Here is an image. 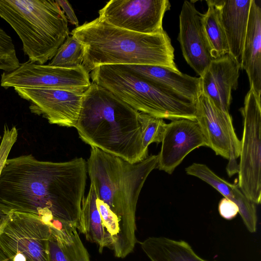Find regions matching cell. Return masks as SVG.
<instances>
[{"mask_svg": "<svg viewBox=\"0 0 261 261\" xmlns=\"http://www.w3.org/2000/svg\"><path fill=\"white\" fill-rule=\"evenodd\" d=\"M140 246L150 261H208L183 240L151 237L140 242Z\"/></svg>", "mask_w": 261, "mask_h": 261, "instance_id": "21", "label": "cell"}, {"mask_svg": "<svg viewBox=\"0 0 261 261\" xmlns=\"http://www.w3.org/2000/svg\"><path fill=\"white\" fill-rule=\"evenodd\" d=\"M93 186L90 184L88 195L82 203L77 230L85 235L87 241L96 243L101 253L105 247L112 249L113 243L103 226Z\"/></svg>", "mask_w": 261, "mask_h": 261, "instance_id": "22", "label": "cell"}, {"mask_svg": "<svg viewBox=\"0 0 261 261\" xmlns=\"http://www.w3.org/2000/svg\"><path fill=\"white\" fill-rule=\"evenodd\" d=\"M240 66L229 55L213 59L201 78V90L222 111L229 113L231 92L238 86Z\"/></svg>", "mask_w": 261, "mask_h": 261, "instance_id": "15", "label": "cell"}, {"mask_svg": "<svg viewBox=\"0 0 261 261\" xmlns=\"http://www.w3.org/2000/svg\"><path fill=\"white\" fill-rule=\"evenodd\" d=\"M196 121L206 140L207 146L216 155L228 160L226 166L231 177L238 173L241 141L238 139L229 113L217 107L210 98L201 92L195 102Z\"/></svg>", "mask_w": 261, "mask_h": 261, "instance_id": "9", "label": "cell"}, {"mask_svg": "<svg viewBox=\"0 0 261 261\" xmlns=\"http://www.w3.org/2000/svg\"><path fill=\"white\" fill-rule=\"evenodd\" d=\"M50 221L10 212L0 225V252L10 261H50Z\"/></svg>", "mask_w": 261, "mask_h": 261, "instance_id": "7", "label": "cell"}, {"mask_svg": "<svg viewBox=\"0 0 261 261\" xmlns=\"http://www.w3.org/2000/svg\"><path fill=\"white\" fill-rule=\"evenodd\" d=\"M57 3L62 9L67 21L78 27L79 21L71 5L67 1L56 0Z\"/></svg>", "mask_w": 261, "mask_h": 261, "instance_id": "29", "label": "cell"}, {"mask_svg": "<svg viewBox=\"0 0 261 261\" xmlns=\"http://www.w3.org/2000/svg\"><path fill=\"white\" fill-rule=\"evenodd\" d=\"M242 69L247 74L250 89L258 98L261 94V8L251 0L247 30L244 44Z\"/></svg>", "mask_w": 261, "mask_h": 261, "instance_id": "19", "label": "cell"}, {"mask_svg": "<svg viewBox=\"0 0 261 261\" xmlns=\"http://www.w3.org/2000/svg\"><path fill=\"white\" fill-rule=\"evenodd\" d=\"M18 136L17 129L15 126L9 127L4 126V134L0 144V175L9 153L15 142Z\"/></svg>", "mask_w": 261, "mask_h": 261, "instance_id": "27", "label": "cell"}, {"mask_svg": "<svg viewBox=\"0 0 261 261\" xmlns=\"http://www.w3.org/2000/svg\"><path fill=\"white\" fill-rule=\"evenodd\" d=\"M84 66L67 69L41 65L29 60L15 70L1 74V86L62 89L85 92L91 83Z\"/></svg>", "mask_w": 261, "mask_h": 261, "instance_id": "10", "label": "cell"}, {"mask_svg": "<svg viewBox=\"0 0 261 261\" xmlns=\"http://www.w3.org/2000/svg\"><path fill=\"white\" fill-rule=\"evenodd\" d=\"M229 55L242 69V55L251 0H216Z\"/></svg>", "mask_w": 261, "mask_h": 261, "instance_id": "17", "label": "cell"}, {"mask_svg": "<svg viewBox=\"0 0 261 261\" xmlns=\"http://www.w3.org/2000/svg\"><path fill=\"white\" fill-rule=\"evenodd\" d=\"M48 241L50 261H90L89 253L72 223L53 220Z\"/></svg>", "mask_w": 261, "mask_h": 261, "instance_id": "20", "label": "cell"}, {"mask_svg": "<svg viewBox=\"0 0 261 261\" xmlns=\"http://www.w3.org/2000/svg\"><path fill=\"white\" fill-rule=\"evenodd\" d=\"M158 155L131 163L91 147L87 172L96 196L108 206L119 225L115 256L124 258L136 243V212L138 198L146 179L157 167Z\"/></svg>", "mask_w": 261, "mask_h": 261, "instance_id": "2", "label": "cell"}, {"mask_svg": "<svg viewBox=\"0 0 261 261\" xmlns=\"http://www.w3.org/2000/svg\"><path fill=\"white\" fill-rule=\"evenodd\" d=\"M218 212L223 218L230 220L239 213V208L234 202L224 197L219 203Z\"/></svg>", "mask_w": 261, "mask_h": 261, "instance_id": "28", "label": "cell"}, {"mask_svg": "<svg viewBox=\"0 0 261 261\" xmlns=\"http://www.w3.org/2000/svg\"><path fill=\"white\" fill-rule=\"evenodd\" d=\"M139 120L141 129L142 145L148 152L149 145L162 142L166 123L163 119L139 112Z\"/></svg>", "mask_w": 261, "mask_h": 261, "instance_id": "25", "label": "cell"}, {"mask_svg": "<svg viewBox=\"0 0 261 261\" xmlns=\"http://www.w3.org/2000/svg\"><path fill=\"white\" fill-rule=\"evenodd\" d=\"M158 154L156 168L172 174L192 150L207 146L206 140L196 120L180 119L166 124Z\"/></svg>", "mask_w": 261, "mask_h": 261, "instance_id": "13", "label": "cell"}, {"mask_svg": "<svg viewBox=\"0 0 261 261\" xmlns=\"http://www.w3.org/2000/svg\"><path fill=\"white\" fill-rule=\"evenodd\" d=\"M207 10L202 14V24L213 59L229 54V48L216 0L205 1Z\"/></svg>", "mask_w": 261, "mask_h": 261, "instance_id": "23", "label": "cell"}, {"mask_svg": "<svg viewBox=\"0 0 261 261\" xmlns=\"http://www.w3.org/2000/svg\"><path fill=\"white\" fill-rule=\"evenodd\" d=\"M137 76L195 103L202 92L201 78L156 65H122Z\"/></svg>", "mask_w": 261, "mask_h": 261, "instance_id": "16", "label": "cell"}, {"mask_svg": "<svg viewBox=\"0 0 261 261\" xmlns=\"http://www.w3.org/2000/svg\"><path fill=\"white\" fill-rule=\"evenodd\" d=\"M1 138H2V137H1V136L0 135V140H1Z\"/></svg>", "mask_w": 261, "mask_h": 261, "instance_id": "33", "label": "cell"}, {"mask_svg": "<svg viewBox=\"0 0 261 261\" xmlns=\"http://www.w3.org/2000/svg\"><path fill=\"white\" fill-rule=\"evenodd\" d=\"M185 170L187 174L202 180L225 198L234 202L238 206L239 213L247 229L252 233L256 231L257 218L255 204L248 199L237 186L221 178L205 164L194 163Z\"/></svg>", "mask_w": 261, "mask_h": 261, "instance_id": "18", "label": "cell"}, {"mask_svg": "<svg viewBox=\"0 0 261 261\" xmlns=\"http://www.w3.org/2000/svg\"><path fill=\"white\" fill-rule=\"evenodd\" d=\"M0 261H10L0 252Z\"/></svg>", "mask_w": 261, "mask_h": 261, "instance_id": "31", "label": "cell"}, {"mask_svg": "<svg viewBox=\"0 0 261 261\" xmlns=\"http://www.w3.org/2000/svg\"><path fill=\"white\" fill-rule=\"evenodd\" d=\"M202 14L193 1H185L179 14L177 37L185 60L199 77L213 60L202 27Z\"/></svg>", "mask_w": 261, "mask_h": 261, "instance_id": "14", "label": "cell"}, {"mask_svg": "<svg viewBox=\"0 0 261 261\" xmlns=\"http://www.w3.org/2000/svg\"><path fill=\"white\" fill-rule=\"evenodd\" d=\"M84 46L82 65L88 71L106 65L163 66L179 72L167 33L144 34L113 26L98 17L73 30Z\"/></svg>", "mask_w": 261, "mask_h": 261, "instance_id": "4", "label": "cell"}, {"mask_svg": "<svg viewBox=\"0 0 261 261\" xmlns=\"http://www.w3.org/2000/svg\"><path fill=\"white\" fill-rule=\"evenodd\" d=\"M0 70H4V72H7L6 68L1 62H0Z\"/></svg>", "mask_w": 261, "mask_h": 261, "instance_id": "32", "label": "cell"}, {"mask_svg": "<svg viewBox=\"0 0 261 261\" xmlns=\"http://www.w3.org/2000/svg\"><path fill=\"white\" fill-rule=\"evenodd\" d=\"M30 103L32 113L52 124L74 127L80 115L84 92L62 89L14 88Z\"/></svg>", "mask_w": 261, "mask_h": 261, "instance_id": "12", "label": "cell"}, {"mask_svg": "<svg viewBox=\"0 0 261 261\" xmlns=\"http://www.w3.org/2000/svg\"><path fill=\"white\" fill-rule=\"evenodd\" d=\"M171 4L168 0H111L98 18L118 28L144 34L165 32L163 20Z\"/></svg>", "mask_w": 261, "mask_h": 261, "instance_id": "11", "label": "cell"}, {"mask_svg": "<svg viewBox=\"0 0 261 261\" xmlns=\"http://www.w3.org/2000/svg\"><path fill=\"white\" fill-rule=\"evenodd\" d=\"M0 62L11 72L20 66L11 37L0 27Z\"/></svg>", "mask_w": 261, "mask_h": 261, "instance_id": "26", "label": "cell"}, {"mask_svg": "<svg viewBox=\"0 0 261 261\" xmlns=\"http://www.w3.org/2000/svg\"><path fill=\"white\" fill-rule=\"evenodd\" d=\"M139 112L109 91L92 83L84 92L74 126L86 144L131 163L145 159Z\"/></svg>", "mask_w": 261, "mask_h": 261, "instance_id": "3", "label": "cell"}, {"mask_svg": "<svg viewBox=\"0 0 261 261\" xmlns=\"http://www.w3.org/2000/svg\"><path fill=\"white\" fill-rule=\"evenodd\" d=\"M0 17L13 29L29 61L43 65L69 36L68 21L53 0H0Z\"/></svg>", "mask_w": 261, "mask_h": 261, "instance_id": "5", "label": "cell"}, {"mask_svg": "<svg viewBox=\"0 0 261 261\" xmlns=\"http://www.w3.org/2000/svg\"><path fill=\"white\" fill-rule=\"evenodd\" d=\"M87 172L82 158L62 162L32 154L8 159L0 175V208L70 222L77 229Z\"/></svg>", "mask_w": 261, "mask_h": 261, "instance_id": "1", "label": "cell"}, {"mask_svg": "<svg viewBox=\"0 0 261 261\" xmlns=\"http://www.w3.org/2000/svg\"><path fill=\"white\" fill-rule=\"evenodd\" d=\"M92 82L141 113L162 119L196 120L195 105L137 76L122 65H106L91 72Z\"/></svg>", "mask_w": 261, "mask_h": 261, "instance_id": "6", "label": "cell"}, {"mask_svg": "<svg viewBox=\"0 0 261 261\" xmlns=\"http://www.w3.org/2000/svg\"><path fill=\"white\" fill-rule=\"evenodd\" d=\"M84 46L73 36H68L58 49L48 65L67 69L82 66Z\"/></svg>", "mask_w": 261, "mask_h": 261, "instance_id": "24", "label": "cell"}, {"mask_svg": "<svg viewBox=\"0 0 261 261\" xmlns=\"http://www.w3.org/2000/svg\"><path fill=\"white\" fill-rule=\"evenodd\" d=\"M7 216L8 214H6L0 208V225L7 217Z\"/></svg>", "mask_w": 261, "mask_h": 261, "instance_id": "30", "label": "cell"}, {"mask_svg": "<svg viewBox=\"0 0 261 261\" xmlns=\"http://www.w3.org/2000/svg\"><path fill=\"white\" fill-rule=\"evenodd\" d=\"M261 99L250 89L240 111L243 119L238 187L255 204L261 200Z\"/></svg>", "mask_w": 261, "mask_h": 261, "instance_id": "8", "label": "cell"}]
</instances>
